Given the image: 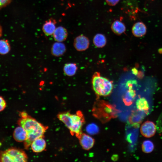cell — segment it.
<instances>
[{
  "label": "cell",
  "instance_id": "1",
  "mask_svg": "<svg viewBox=\"0 0 162 162\" xmlns=\"http://www.w3.org/2000/svg\"><path fill=\"white\" fill-rule=\"evenodd\" d=\"M20 115L21 117L18 120V124L27 133V137L24 142V145L25 148L28 149L34 140L38 138L44 136L48 128L38 122L25 112H21Z\"/></svg>",
  "mask_w": 162,
  "mask_h": 162
},
{
  "label": "cell",
  "instance_id": "2",
  "mask_svg": "<svg viewBox=\"0 0 162 162\" xmlns=\"http://www.w3.org/2000/svg\"><path fill=\"white\" fill-rule=\"evenodd\" d=\"M58 118L63 122L72 134L80 135L83 124V118L80 113L71 114L69 112H63L57 115Z\"/></svg>",
  "mask_w": 162,
  "mask_h": 162
},
{
  "label": "cell",
  "instance_id": "3",
  "mask_svg": "<svg viewBox=\"0 0 162 162\" xmlns=\"http://www.w3.org/2000/svg\"><path fill=\"white\" fill-rule=\"evenodd\" d=\"M28 159L25 152L18 148H10L0 152V162H25Z\"/></svg>",
  "mask_w": 162,
  "mask_h": 162
},
{
  "label": "cell",
  "instance_id": "4",
  "mask_svg": "<svg viewBox=\"0 0 162 162\" xmlns=\"http://www.w3.org/2000/svg\"><path fill=\"white\" fill-rule=\"evenodd\" d=\"M93 89L98 95L106 96L110 94L113 88V85L108 79L100 75H95L92 79Z\"/></svg>",
  "mask_w": 162,
  "mask_h": 162
},
{
  "label": "cell",
  "instance_id": "5",
  "mask_svg": "<svg viewBox=\"0 0 162 162\" xmlns=\"http://www.w3.org/2000/svg\"><path fill=\"white\" fill-rule=\"evenodd\" d=\"M140 131L143 136L147 138L152 137L156 133L155 125L152 121H146L141 125Z\"/></svg>",
  "mask_w": 162,
  "mask_h": 162
},
{
  "label": "cell",
  "instance_id": "6",
  "mask_svg": "<svg viewBox=\"0 0 162 162\" xmlns=\"http://www.w3.org/2000/svg\"><path fill=\"white\" fill-rule=\"evenodd\" d=\"M75 49L78 51L86 50L89 47V41L85 36L81 35L77 37L74 39V43Z\"/></svg>",
  "mask_w": 162,
  "mask_h": 162
},
{
  "label": "cell",
  "instance_id": "7",
  "mask_svg": "<svg viewBox=\"0 0 162 162\" xmlns=\"http://www.w3.org/2000/svg\"><path fill=\"white\" fill-rule=\"evenodd\" d=\"M31 147L32 151L35 153L40 152L45 150L46 143L44 136L38 138L32 142Z\"/></svg>",
  "mask_w": 162,
  "mask_h": 162
},
{
  "label": "cell",
  "instance_id": "8",
  "mask_svg": "<svg viewBox=\"0 0 162 162\" xmlns=\"http://www.w3.org/2000/svg\"><path fill=\"white\" fill-rule=\"evenodd\" d=\"M147 28L145 25L141 22H138L135 23L132 28V32L135 36L142 37L146 33Z\"/></svg>",
  "mask_w": 162,
  "mask_h": 162
},
{
  "label": "cell",
  "instance_id": "9",
  "mask_svg": "<svg viewBox=\"0 0 162 162\" xmlns=\"http://www.w3.org/2000/svg\"><path fill=\"white\" fill-rule=\"evenodd\" d=\"M79 137L80 138V145L83 149L88 150L93 146L94 143V140L91 136L83 134L80 135Z\"/></svg>",
  "mask_w": 162,
  "mask_h": 162
},
{
  "label": "cell",
  "instance_id": "10",
  "mask_svg": "<svg viewBox=\"0 0 162 162\" xmlns=\"http://www.w3.org/2000/svg\"><path fill=\"white\" fill-rule=\"evenodd\" d=\"M56 20L52 18L46 21L42 26V30L44 34L47 36L53 34L56 28Z\"/></svg>",
  "mask_w": 162,
  "mask_h": 162
},
{
  "label": "cell",
  "instance_id": "11",
  "mask_svg": "<svg viewBox=\"0 0 162 162\" xmlns=\"http://www.w3.org/2000/svg\"><path fill=\"white\" fill-rule=\"evenodd\" d=\"M68 33L64 27L60 26L57 27L53 34L54 40L57 42H62L67 38Z\"/></svg>",
  "mask_w": 162,
  "mask_h": 162
},
{
  "label": "cell",
  "instance_id": "12",
  "mask_svg": "<svg viewBox=\"0 0 162 162\" xmlns=\"http://www.w3.org/2000/svg\"><path fill=\"white\" fill-rule=\"evenodd\" d=\"M13 137L15 140L17 142H24L27 138V134L22 127L19 126L14 129Z\"/></svg>",
  "mask_w": 162,
  "mask_h": 162
},
{
  "label": "cell",
  "instance_id": "13",
  "mask_svg": "<svg viewBox=\"0 0 162 162\" xmlns=\"http://www.w3.org/2000/svg\"><path fill=\"white\" fill-rule=\"evenodd\" d=\"M66 48L65 45L61 42H57L52 45L51 52L55 56H59L63 55L65 52Z\"/></svg>",
  "mask_w": 162,
  "mask_h": 162
},
{
  "label": "cell",
  "instance_id": "14",
  "mask_svg": "<svg viewBox=\"0 0 162 162\" xmlns=\"http://www.w3.org/2000/svg\"><path fill=\"white\" fill-rule=\"evenodd\" d=\"M111 28L112 31L118 35L121 34L126 31V27L124 24L118 20L113 22Z\"/></svg>",
  "mask_w": 162,
  "mask_h": 162
},
{
  "label": "cell",
  "instance_id": "15",
  "mask_svg": "<svg viewBox=\"0 0 162 162\" xmlns=\"http://www.w3.org/2000/svg\"><path fill=\"white\" fill-rule=\"evenodd\" d=\"M93 42L96 46L101 48L104 46L106 44V40L104 35L98 33L96 34L94 37Z\"/></svg>",
  "mask_w": 162,
  "mask_h": 162
},
{
  "label": "cell",
  "instance_id": "16",
  "mask_svg": "<svg viewBox=\"0 0 162 162\" xmlns=\"http://www.w3.org/2000/svg\"><path fill=\"white\" fill-rule=\"evenodd\" d=\"M77 69L76 64L68 63L65 64L63 68L64 74L68 76H72L76 73Z\"/></svg>",
  "mask_w": 162,
  "mask_h": 162
},
{
  "label": "cell",
  "instance_id": "17",
  "mask_svg": "<svg viewBox=\"0 0 162 162\" xmlns=\"http://www.w3.org/2000/svg\"><path fill=\"white\" fill-rule=\"evenodd\" d=\"M136 108L140 111L147 112L149 109V106L147 100L144 98H140L136 102Z\"/></svg>",
  "mask_w": 162,
  "mask_h": 162
},
{
  "label": "cell",
  "instance_id": "18",
  "mask_svg": "<svg viewBox=\"0 0 162 162\" xmlns=\"http://www.w3.org/2000/svg\"><path fill=\"white\" fill-rule=\"evenodd\" d=\"M10 50V44L7 40H0V54L4 55L8 53Z\"/></svg>",
  "mask_w": 162,
  "mask_h": 162
},
{
  "label": "cell",
  "instance_id": "19",
  "mask_svg": "<svg viewBox=\"0 0 162 162\" xmlns=\"http://www.w3.org/2000/svg\"><path fill=\"white\" fill-rule=\"evenodd\" d=\"M154 146L153 143L148 140L144 141L142 145V151L146 153L151 152L154 150Z\"/></svg>",
  "mask_w": 162,
  "mask_h": 162
},
{
  "label": "cell",
  "instance_id": "20",
  "mask_svg": "<svg viewBox=\"0 0 162 162\" xmlns=\"http://www.w3.org/2000/svg\"><path fill=\"white\" fill-rule=\"evenodd\" d=\"M86 130L88 134L94 135L98 133L99 129L96 124L92 123L87 125L86 127Z\"/></svg>",
  "mask_w": 162,
  "mask_h": 162
},
{
  "label": "cell",
  "instance_id": "21",
  "mask_svg": "<svg viewBox=\"0 0 162 162\" xmlns=\"http://www.w3.org/2000/svg\"><path fill=\"white\" fill-rule=\"evenodd\" d=\"M6 106V103L4 99L0 96V112L3 111Z\"/></svg>",
  "mask_w": 162,
  "mask_h": 162
},
{
  "label": "cell",
  "instance_id": "22",
  "mask_svg": "<svg viewBox=\"0 0 162 162\" xmlns=\"http://www.w3.org/2000/svg\"><path fill=\"white\" fill-rule=\"evenodd\" d=\"M11 0H0V10L7 5Z\"/></svg>",
  "mask_w": 162,
  "mask_h": 162
},
{
  "label": "cell",
  "instance_id": "23",
  "mask_svg": "<svg viewBox=\"0 0 162 162\" xmlns=\"http://www.w3.org/2000/svg\"><path fill=\"white\" fill-rule=\"evenodd\" d=\"M107 4L111 6L116 5L120 0H105Z\"/></svg>",
  "mask_w": 162,
  "mask_h": 162
},
{
  "label": "cell",
  "instance_id": "24",
  "mask_svg": "<svg viewBox=\"0 0 162 162\" xmlns=\"http://www.w3.org/2000/svg\"><path fill=\"white\" fill-rule=\"evenodd\" d=\"M2 28L1 26L0 25V37L2 36Z\"/></svg>",
  "mask_w": 162,
  "mask_h": 162
}]
</instances>
